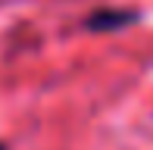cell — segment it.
I'll use <instances>...</instances> for the list:
<instances>
[{
    "label": "cell",
    "instance_id": "7a4b0ae2",
    "mask_svg": "<svg viewBox=\"0 0 153 150\" xmlns=\"http://www.w3.org/2000/svg\"><path fill=\"white\" fill-rule=\"evenodd\" d=\"M0 150H10V147H6V144H3V141H0Z\"/></svg>",
    "mask_w": 153,
    "mask_h": 150
},
{
    "label": "cell",
    "instance_id": "6da1fadb",
    "mask_svg": "<svg viewBox=\"0 0 153 150\" xmlns=\"http://www.w3.org/2000/svg\"><path fill=\"white\" fill-rule=\"evenodd\" d=\"M134 10H125V6H97L94 13L85 16V31L91 35H109V31H125L137 22Z\"/></svg>",
    "mask_w": 153,
    "mask_h": 150
}]
</instances>
